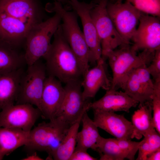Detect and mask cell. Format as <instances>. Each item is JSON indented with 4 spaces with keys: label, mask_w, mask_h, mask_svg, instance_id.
<instances>
[{
    "label": "cell",
    "mask_w": 160,
    "mask_h": 160,
    "mask_svg": "<svg viewBox=\"0 0 160 160\" xmlns=\"http://www.w3.org/2000/svg\"><path fill=\"white\" fill-rule=\"evenodd\" d=\"M48 18L40 0H0V40L24 46L31 28Z\"/></svg>",
    "instance_id": "obj_1"
},
{
    "label": "cell",
    "mask_w": 160,
    "mask_h": 160,
    "mask_svg": "<svg viewBox=\"0 0 160 160\" xmlns=\"http://www.w3.org/2000/svg\"><path fill=\"white\" fill-rule=\"evenodd\" d=\"M53 36V40L43 57L48 76L65 84L82 80L81 66L63 35L61 24Z\"/></svg>",
    "instance_id": "obj_2"
},
{
    "label": "cell",
    "mask_w": 160,
    "mask_h": 160,
    "mask_svg": "<svg viewBox=\"0 0 160 160\" xmlns=\"http://www.w3.org/2000/svg\"><path fill=\"white\" fill-rule=\"evenodd\" d=\"M120 47L119 49L111 51L107 56L112 72L110 89L116 90L121 88L134 70L142 65L149 64L155 51L144 49L137 55V51L130 44Z\"/></svg>",
    "instance_id": "obj_3"
},
{
    "label": "cell",
    "mask_w": 160,
    "mask_h": 160,
    "mask_svg": "<svg viewBox=\"0 0 160 160\" xmlns=\"http://www.w3.org/2000/svg\"><path fill=\"white\" fill-rule=\"evenodd\" d=\"M46 10L60 15L63 35L78 59L84 76L89 69V51L78 24L77 14L74 11H67L61 3L56 1L50 4Z\"/></svg>",
    "instance_id": "obj_4"
},
{
    "label": "cell",
    "mask_w": 160,
    "mask_h": 160,
    "mask_svg": "<svg viewBox=\"0 0 160 160\" xmlns=\"http://www.w3.org/2000/svg\"><path fill=\"white\" fill-rule=\"evenodd\" d=\"M71 126L59 117L39 124L30 131L25 149L29 152L45 151L52 158Z\"/></svg>",
    "instance_id": "obj_5"
},
{
    "label": "cell",
    "mask_w": 160,
    "mask_h": 160,
    "mask_svg": "<svg viewBox=\"0 0 160 160\" xmlns=\"http://www.w3.org/2000/svg\"><path fill=\"white\" fill-rule=\"evenodd\" d=\"M52 17L33 27L28 33L24 44V58L28 66L43 57L51 44V39L61 24L60 15Z\"/></svg>",
    "instance_id": "obj_6"
},
{
    "label": "cell",
    "mask_w": 160,
    "mask_h": 160,
    "mask_svg": "<svg viewBox=\"0 0 160 160\" xmlns=\"http://www.w3.org/2000/svg\"><path fill=\"white\" fill-rule=\"evenodd\" d=\"M108 0H100L91 10L90 15L100 40L101 57L107 59L108 53L117 47L127 44L119 33L107 11Z\"/></svg>",
    "instance_id": "obj_7"
},
{
    "label": "cell",
    "mask_w": 160,
    "mask_h": 160,
    "mask_svg": "<svg viewBox=\"0 0 160 160\" xmlns=\"http://www.w3.org/2000/svg\"><path fill=\"white\" fill-rule=\"evenodd\" d=\"M46 74L45 64L40 59L28 66L22 79L16 104H29L40 110Z\"/></svg>",
    "instance_id": "obj_8"
},
{
    "label": "cell",
    "mask_w": 160,
    "mask_h": 160,
    "mask_svg": "<svg viewBox=\"0 0 160 160\" xmlns=\"http://www.w3.org/2000/svg\"><path fill=\"white\" fill-rule=\"evenodd\" d=\"M107 10L116 30L127 44L135 32L140 16V12L129 2H109Z\"/></svg>",
    "instance_id": "obj_9"
},
{
    "label": "cell",
    "mask_w": 160,
    "mask_h": 160,
    "mask_svg": "<svg viewBox=\"0 0 160 160\" xmlns=\"http://www.w3.org/2000/svg\"><path fill=\"white\" fill-rule=\"evenodd\" d=\"M82 80L65 84L64 98L56 116L55 118L59 117L71 125L81 117L85 111L90 109V102L83 96Z\"/></svg>",
    "instance_id": "obj_10"
},
{
    "label": "cell",
    "mask_w": 160,
    "mask_h": 160,
    "mask_svg": "<svg viewBox=\"0 0 160 160\" xmlns=\"http://www.w3.org/2000/svg\"><path fill=\"white\" fill-rule=\"evenodd\" d=\"M1 110L0 127L20 129L25 132H30L41 116L40 110L29 104H14Z\"/></svg>",
    "instance_id": "obj_11"
},
{
    "label": "cell",
    "mask_w": 160,
    "mask_h": 160,
    "mask_svg": "<svg viewBox=\"0 0 160 160\" xmlns=\"http://www.w3.org/2000/svg\"><path fill=\"white\" fill-rule=\"evenodd\" d=\"M96 3L92 1L87 3L78 0H69L68 2L81 19L83 33L89 51V63L92 64L96 63L102 55L100 41L90 14Z\"/></svg>",
    "instance_id": "obj_12"
},
{
    "label": "cell",
    "mask_w": 160,
    "mask_h": 160,
    "mask_svg": "<svg viewBox=\"0 0 160 160\" xmlns=\"http://www.w3.org/2000/svg\"><path fill=\"white\" fill-rule=\"evenodd\" d=\"M139 23L131 39L132 47L137 51L144 49L155 51L160 49L159 17L142 13Z\"/></svg>",
    "instance_id": "obj_13"
},
{
    "label": "cell",
    "mask_w": 160,
    "mask_h": 160,
    "mask_svg": "<svg viewBox=\"0 0 160 160\" xmlns=\"http://www.w3.org/2000/svg\"><path fill=\"white\" fill-rule=\"evenodd\" d=\"M147 66L144 64L132 71L121 88L139 104L151 101L153 92L154 82L147 69Z\"/></svg>",
    "instance_id": "obj_14"
},
{
    "label": "cell",
    "mask_w": 160,
    "mask_h": 160,
    "mask_svg": "<svg viewBox=\"0 0 160 160\" xmlns=\"http://www.w3.org/2000/svg\"><path fill=\"white\" fill-rule=\"evenodd\" d=\"M94 123L98 127L117 139L131 140L133 132L131 122L122 115L115 112L94 110Z\"/></svg>",
    "instance_id": "obj_15"
},
{
    "label": "cell",
    "mask_w": 160,
    "mask_h": 160,
    "mask_svg": "<svg viewBox=\"0 0 160 160\" xmlns=\"http://www.w3.org/2000/svg\"><path fill=\"white\" fill-rule=\"evenodd\" d=\"M65 93L64 87L60 81L53 76L46 77L40 109L43 118L50 120L55 118L63 100Z\"/></svg>",
    "instance_id": "obj_16"
},
{
    "label": "cell",
    "mask_w": 160,
    "mask_h": 160,
    "mask_svg": "<svg viewBox=\"0 0 160 160\" xmlns=\"http://www.w3.org/2000/svg\"><path fill=\"white\" fill-rule=\"evenodd\" d=\"M105 60L101 57L96 62V65L84 75L81 84L84 99L94 97L100 88L106 90L111 89V79L108 75Z\"/></svg>",
    "instance_id": "obj_17"
},
{
    "label": "cell",
    "mask_w": 160,
    "mask_h": 160,
    "mask_svg": "<svg viewBox=\"0 0 160 160\" xmlns=\"http://www.w3.org/2000/svg\"><path fill=\"white\" fill-rule=\"evenodd\" d=\"M139 102L134 100L124 92L110 89L106 90L104 95L98 100L90 103V108L108 112H129L132 107H135Z\"/></svg>",
    "instance_id": "obj_18"
},
{
    "label": "cell",
    "mask_w": 160,
    "mask_h": 160,
    "mask_svg": "<svg viewBox=\"0 0 160 160\" xmlns=\"http://www.w3.org/2000/svg\"><path fill=\"white\" fill-rule=\"evenodd\" d=\"M24 73L22 68L0 73V110L16 101Z\"/></svg>",
    "instance_id": "obj_19"
},
{
    "label": "cell",
    "mask_w": 160,
    "mask_h": 160,
    "mask_svg": "<svg viewBox=\"0 0 160 160\" xmlns=\"http://www.w3.org/2000/svg\"><path fill=\"white\" fill-rule=\"evenodd\" d=\"M138 108L132 116L133 127L132 139L135 138L140 140L156 129L152 115L151 101L139 104Z\"/></svg>",
    "instance_id": "obj_20"
},
{
    "label": "cell",
    "mask_w": 160,
    "mask_h": 160,
    "mask_svg": "<svg viewBox=\"0 0 160 160\" xmlns=\"http://www.w3.org/2000/svg\"><path fill=\"white\" fill-rule=\"evenodd\" d=\"M87 111L84 113L81 118L82 128L78 132L75 150L87 151L91 148L96 151L102 137L99 134L98 127L89 116Z\"/></svg>",
    "instance_id": "obj_21"
},
{
    "label": "cell",
    "mask_w": 160,
    "mask_h": 160,
    "mask_svg": "<svg viewBox=\"0 0 160 160\" xmlns=\"http://www.w3.org/2000/svg\"><path fill=\"white\" fill-rule=\"evenodd\" d=\"M30 132L0 127V155L3 158L19 147L25 145Z\"/></svg>",
    "instance_id": "obj_22"
},
{
    "label": "cell",
    "mask_w": 160,
    "mask_h": 160,
    "mask_svg": "<svg viewBox=\"0 0 160 160\" xmlns=\"http://www.w3.org/2000/svg\"><path fill=\"white\" fill-rule=\"evenodd\" d=\"M19 48L0 40V73L21 68L25 63L24 53L20 52Z\"/></svg>",
    "instance_id": "obj_23"
},
{
    "label": "cell",
    "mask_w": 160,
    "mask_h": 160,
    "mask_svg": "<svg viewBox=\"0 0 160 160\" xmlns=\"http://www.w3.org/2000/svg\"><path fill=\"white\" fill-rule=\"evenodd\" d=\"M82 117L70 127L65 136L52 155L54 159L69 160L75 148Z\"/></svg>",
    "instance_id": "obj_24"
},
{
    "label": "cell",
    "mask_w": 160,
    "mask_h": 160,
    "mask_svg": "<svg viewBox=\"0 0 160 160\" xmlns=\"http://www.w3.org/2000/svg\"><path fill=\"white\" fill-rule=\"evenodd\" d=\"M96 151L99 153L100 160H123L126 159L115 138L102 137Z\"/></svg>",
    "instance_id": "obj_25"
},
{
    "label": "cell",
    "mask_w": 160,
    "mask_h": 160,
    "mask_svg": "<svg viewBox=\"0 0 160 160\" xmlns=\"http://www.w3.org/2000/svg\"><path fill=\"white\" fill-rule=\"evenodd\" d=\"M139 148L137 160H146L147 156L160 148V136L156 129L146 134Z\"/></svg>",
    "instance_id": "obj_26"
},
{
    "label": "cell",
    "mask_w": 160,
    "mask_h": 160,
    "mask_svg": "<svg viewBox=\"0 0 160 160\" xmlns=\"http://www.w3.org/2000/svg\"><path fill=\"white\" fill-rule=\"evenodd\" d=\"M141 12L160 17V0H126Z\"/></svg>",
    "instance_id": "obj_27"
},
{
    "label": "cell",
    "mask_w": 160,
    "mask_h": 160,
    "mask_svg": "<svg viewBox=\"0 0 160 160\" xmlns=\"http://www.w3.org/2000/svg\"><path fill=\"white\" fill-rule=\"evenodd\" d=\"M154 84L151 100L153 119L155 129L160 134V80L154 81Z\"/></svg>",
    "instance_id": "obj_28"
},
{
    "label": "cell",
    "mask_w": 160,
    "mask_h": 160,
    "mask_svg": "<svg viewBox=\"0 0 160 160\" xmlns=\"http://www.w3.org/2000/svg\"><path fill=\"white\" fill-rule=\"evenodd\" d=\"M115 139L118 145L125 154L126 159L129 160H134L141 141L137 142L132 141L131 140Z\"/></svg>",
    "instance_id": "obj_29"
},
{
    "label": "cell",
    "mask_w": 160,
    "mask_h": 160,
    "mask_svg": "<svg viewBox=\"0 0 160 160\" xmlns=\"http://www.w3.org/2000/svg\"><path fill=\"white\" fill-rule=\"evenodd\" d=\"M147 69L154 81L160 80V49L155 51L154 57Z\"/></svg>",
    "instance_id": "obj_30"
},
{
    "label": "cell",
    "mask_w": 160,
    "mask_h": 160,
    "mask_svg": "<svg viewBox=\"0 0 160 160\" xmlns=\"http://www.w3.org/2000/svg\"><path fill=\"white\" fill-rule=\"evenodd\" d=\"M87 151L83 150H75L70 157L69 160H96L97 158L93 157L87 153Z\"/></svg>",
    "instance_id": "obj_31"
},
{
    "label": "cell",
    "mask_w": 160,
    "mask_h": 160,
    "mask_svg": "<svg viewBox=\"0 0 160 160\" xmlns=\"http://www.w3.org/2000/svg\"><path fill=\"white\" fill-rule=\"evenodd\" d=\"M160 148L152 152L147 156L146 160H160Z\"/></svg>",
    "instance_id": "obj_32"
},
{
    "label": "cell",
    "mask_w": 160,
    "mask_h": 160,
    "mask_svg": "<svg viewBox=\"0 0 160 160\" xmlns=\"http://www.w3.org/2000/svg\"><path fill=\"white\" fill-rule=\"evenodd\" d=\"M22 160H43L39 156H38L36 153L34 152L33 153L29 155L23 159Z\"/></svg>",
    "instance_id": "obj_33"
},
{
    "label": "cell",
    "mask_w": 160,
    "mask_h": 160,
    "mask_svg": "<svg viewBox=\"0 0 160 160\" xmlns=\"http://www.w3.org/2000/svg\"><path fill=\"white\" fill-rule=\"evenodd\" d=\"M55 1H57L61 3L62 4L68 3L69 0H54Z\"/></svg>",
    "instance_id": "obj_34"
},
{
    "label": "cell",
    "mask_w": 160,
    "mask_h": 160,
    "mask_svg": "<svg viewBox=\"0 0 160 160\" xmlns=\"http://www.w3.org/2000/svg\"><path fill=\"white\" fill-rule=\"evenodd\" d=\"M115 1L114 2H122V1L123 0H114Z\"/></svg>",
    "instance_id": "obj_35"
},
{
    "label": "cell",
    "mask_w": 160,
    "mask_h": 160,
    "mask_svg": "<svg viewBox=\"0 0 160 160\" xmlns=\"http://www.w3.org/2000/svg\"><path fill=\"white\" fill-rule=\"evenodd\" d=\"M3 158L0 155V160L2 159Z\"/></svg>",
    "instance_id": "obj_36"
},
{
    "label": "cell",
    "mask_w": 160,
    "mask_h": 160,
    "mask_svg": "<svg viewBox=\"0 0 160 160\" xmlns=\"http://www.w3.org/2000/svg\"><path fill=\"white\" fill-rule=\"evenodd\" d=\"M95 1L96 2H98L100 0H95Z\"/></svg>",
    "instance_id": "obj_37"
}]
</instances>
